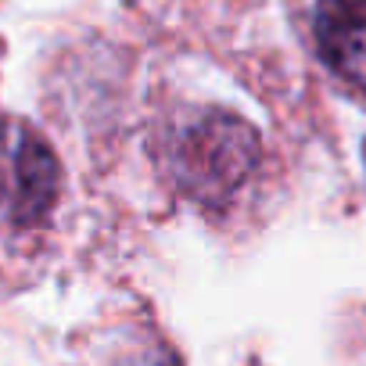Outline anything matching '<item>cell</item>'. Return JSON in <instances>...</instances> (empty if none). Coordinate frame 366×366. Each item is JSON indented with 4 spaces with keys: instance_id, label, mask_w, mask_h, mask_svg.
Segmentation results:
<instances>
[{
    "instance_id": "2",
    "label": "cell",
    "mask_w": 366,
    "mask_h": 366,
    "mask_svg": "<svg viewBox=\"0 0 366 366\" xmlns=\"http://www.w3.org/2000/svg\"><path fill=\"white\" fill-rule=\"evenodd\" d=\"M58 198V158L26 126L0 129V216L11 223H36Z\"/></svg>"
},
{
    "instance_id": "1",
    "label": "cell",
    "mask_w": 366,
    "mask_h": 366,
    "mask_svg": "<svg viewBox=\"0 0 366 366\" xmlns=\"http://www.w3.org/2000/svg\"><path fill=\"white\" fill-rule=\"evenodd\" d=\"M259 162L255 129L227 112H209L179 129L169 147V169L179 191L198 202H223L252 176Z\"/></svg>"
},
{
    "instance_id": "3",
    "label": "cell",
    "mask_w": 366,
    "mask_h": 366,
    "mask_svg": "<svg viewBox=\"0 0 366 366\" xmlns=\"http://www.w3.org/2000/svg\"><path fill=\"white\" fill-rule=\"evenodd\" d=\"M320 58L352 86L366 90V0H316Z\"/></svg>"
}]
</instances>
